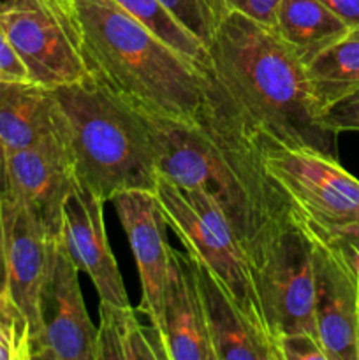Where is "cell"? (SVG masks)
Wrapping results in <instances>:
<instances>
[{
    "label": "cell",
    "mask_w": 359,
    "mask_h": 360,
    "mask_svg": "<svg viewBox=\"0 0 359 360\" xmlns=\"http://www.w3.org/2000/svg\"><path fill=\"white\" fill-rule=\"evenodd\" d=\"M28 79L27 69L11 44L6 30L0 25V81H25Z\"/></svg>",
    "instance_id": "cell-27"
},
{
    "label": "cell",
    "mask_w": 359,
    "mask_h": 360,
    "mask_svg": "<svg viewBox=\"0 0 359 360\" xmlns=\"http://www.w3.org/2000/svg\"><path fill=\"white\" fill-rule=\"evenodd\" d=\"M197 67L208 97L260 148H313L336 157V134L320 123L306 65L275 28L229 11Z\"/></svg>",
    "instance_id": "cell-1"
},
{
    "label": "cell",
    "mask_w": 359,
    "mask_h": 360,
    "mask_svg": "<svg viewBox=\"0 0 359 360\" xmlns=\"http://www.w3.org/2000/svg\"><path fill=\"white\" fill-rule=\"evenodd\" d=\"M44 4L46 0H0V16L16 13V11L37 9V7L44 6Z\"/></svg>",
    "instance_id": "cell-30"
},
{
    "label": "cell",
    "mask_w": 359,
    "mask_h": 360,
    "mask_svg": "<svg viewBox=\"0 0 359 360\" xmlns=\"http://www.w3.org/2000/svg\"><path fill=\"white\" fill-rule=\"evenodd\" d=\"M278 360H327L315 334L296 333L277 338Z\"/></svg>",
    "instance_id": "cell-25"
},
{
    "label": "cell",
    "mask_w": 359,
    "mask_h": 360,
    "mask_svg": "<svg viewBox=\"0 0 359 360\" xmlns=\"http://www.w3.org/2000/svg\"><path fill=\"white\" fill-rule=\"evenodd\" d=\"M329 243H333L344 253V257L351 264L352 269L359 274V236H347V238L334 239V241Z\"/></svg>",
    "instance_id": "cell-29"
},
{
    "label": "cell",
    "mask_w": 359,
    "mask_h": 360,
    "mask_svg": "<svg viewBox=\"0 0 359 360\" xmlns=\"http://www.w3.org/2000/svg\"><path fill=\"white\" fill-rule=\"evenodd\" d=\"M158 347L164 360H217L208 333L194 259L171 252V267L162 302Z\"/></svg>",
    "instance_id": "cell-15"
},
{
    "label": "cell",
    "mask_w": 359,
    "mask_h": 360,
    "mask_svg": "<svg viewBox=\"0 0 359 360\" xmlns=\"http://www.w3.org/2000/svg\"><path fill=\"white\" fill-rule=\"evenodd\" d=\"M0 25L34 83L53 90L90 74L81 55L73 9L46 2L37 9L4 14Z\"/></svg>",
    "instance_id": "cell-8"
},
{
    "label": "cell",
    "mask_w": 359,
    "mask_h": 360,
    "mask_svg": "<svg viewBox=\"0 0 359 360\" xmlns=\"http://www.w3.org/2000/svg\"><path fill=\"white\" fill-rule=\"evenodd\" d=\"M264 167L299 224L324 241L359 236V179L313 148L267 146Z\"/></svg>",
    "instance_id": "cell-5"
},
{
    "label": "cell",
    "mask_w": 359,
    "mask_h": 360,
    "mask_svg": "<svg viewBox=\"0 0 359 360\" xmlns=\"http://www.w3.org/2000/svg\"><path fill=\"white\" fill-rule=\"evenodd\" d=\"M252 274L260 313L275 343L284 334L317 336L313 243L296 214L267 239L252 262Z\"/></svg>",
    "instance_id": "cell-7"
},
{
    "label": "cell",
    "mask_w": 359,
    "mask_h": 360,
    "mask_svg": "<svg viewBox=\"0 0 359 360\" xmlns=\"http://www.w3.org/2000/svg\"><path fill=\"white\" fill-rule=\"evenodd\" d=\"M129 14L153 32L158 39L171 46L175 51L199 65L204 60L206 46L194 34H190L171 13L164 7L160 0H116Z\"/></svg>",
    "instance_id": "cell-21"
},
{
    "label": "cell",
    "mask_w": 359,
    "mask_h": 360,
    "mask_svg": "<svg viewBox=\"0 0 359 360\" xmlns=\"http://www.w3.org/2000/svg\"><path fill=\"white\" fill-rule=\"evenodd\" d=\"M9 193L41 221L51 239L62 236L63 204L76 188L69 153L60 136L7 153Z\"/></svg>",
    "instance_id": "cell-11"
},
{
    "label": "cell",
    "mask_w": 359,
    "mask_h": 360,
    "mask_svg": "<svg viewBox=\"0 0 359 360\" xmlns=\"http://www.w3.org/2000/svg\"><path fill=\"white\" fill-rule=\"evenodd\" d=\"M153 193L165 224L182 239L185 252L213 271L236 301L250 315L264 322L252 264L220 207L203 190L180 186L162 174L155 181Z\"/></svg>",
    "instance_id": "cell-6"
},
{
    "label": "cell",
    "mask_w": 359,
    "mask_h": 360,
    "mask_svg": "<svg viewBox=\"0 0 359 360\" xmlns=\"http://www.w3.org/2000/svg\"><path fill=\"white\" fill-rule=\"evenodd\" d=\"M97 329L88 316L80 267L62 236L55 238L42 290V340L37 360H95Z\"/></svg>",
    "instance_id": "cell-9"
},
{
    "label": "cell",
    "mask_w": 359,
    "mask_h": 360,
    "mask_svg": "<svg viewBox=\"0 0 359 360\" xmlns=\"http://www.w3.org/2000/svg\"><path fill=\"white\" fill-rule=\"evenodd\" d=\"M9 193V178H7V151L0 143V200Z\"/></svg>",
    "instance_id": "cell-32"
},
{
    "label": "cell",
    "mask_w": 359,
    "mask_h": 360,
    "mask_svg": "<svg viewBox=\"0 0 359 360\" xmlns=\"http://www.w3.org/2000/svg\"><path fill=\"white\" fill-rule=\"evenodd\" d=\"M312 243L317 336L327 360H359L358 278L333 243L315 236H312Z\"/></svg>",
    "instance_id": "cell-13"
},
{
    "label": "cell",
    "mask_w": 359,
    "mask_h": 360,
    "mask_svg": "<svg viewBox=\"0 0 359 360\" xmlns=\"http://www.w3.org/2000/svg\"><path fill=\"white\" fill-rule=\"evenodd\" d=\"M348 30L319 0H280L278 4L275 32L305 65Z\"/></svg>",
    "instance_id": "cell-18"
},
{
    "label": "cell",
    "mask_w": 359,
    "mask_h": 360,
    "mask_svg": "<svg viewBox=\"0 0 359 360\" xmlns=\"http://www.w3.org/2000/svg\"><path fill=\"white\" fill-rule=\"evenodd\" d=\"M194 264L215 359L278 360L277 343L266 323L250 315L213 271L196 259Z\"/></svg>",
    "instance_id": "cell-16"
},
{
    "label": "cell",
    "mask_w": 359,
    "mask_h": 360,
    "mask_svg": "<svg viewBox=\"0 0 359 360\" xmlns=\"http://www.w3.org/2000/svg\"><path fill=\"white\" fill-rule=\"evenodd\" d=\"M355 278H358V288H359V274L358 273H355ZM358 352H359V306H358Z\"/></svg>",
    "instance_id": "cell-34"
},
{
    "label": "cell",
    "mask_w": 359,
    "mask_h": 360,
    "mask_svg": "<svg viewBox=\"0 0 359 360\" xmlns=\"http://www.w3.org/2000/svg\"><path fill=\"white\" fill-rule=\"evenodd\" d=\"M35 340L28 319L7 292L0 294V360H34Z\"/></svg>",
    "instance_id": "cell-22"
},
{
    "label": "cell",
    "mask_w": 359,
    "mask_h": 360,
    "mask_svg": "<svg viewBox=\"0 0 359 360\" xmlns=\"http://www.w3.org/2000/svg\"><path fill=\"white\" fill-rule=\"evenodd\" d=\"M134 108L150 130L158 174L211 197L252 264L267 239L294 218L267 176L259 144L208 95L190 118Z\"/></svg>",
    "instance_id": "cell-2"
},
{
    "label": "cell",
    "mask_w": 359,
    "mask_h": 360,
    "mask_svg": "<svg viewBox=\"0 0 359 360\" xmlns=\"http://www.w3.org/2000/svg\"><path fill=\"white\" fill-rule=\"evenodd\" d=\"M56 130L77 185L104 202L129 190H151L157 155L141 112L94 74L53 88Z\"/></svg>",
    "instance_id": "cell-4"
},
{
    "label": "cell",
    "mask_w": 359,
    "mask_h": 360,
    "mask_svg": "<svg viewBox=\"0 0 359 360\" xmlns=\"http://www.w3.org/2000/svg\"><path fill=\"white\" fill-rule=\"evenodd\" d=\"M351 30H359V0H319Z\"/></svg>",
    "instance_id": "cell-28"
},
{
    "label": "cell",
    "mask_w": 359,
    "mask_h": 360,
    "mask_svg": "<svg viewBox=\"0 0 359 360\" xmlns=\"http://www.w3.org/2000/svg\"><path fill=\"white\" fill-rule=\"evenodd\" d=\"M165 9L204 46L229 13L224 0H160Z\"/></svg>",
    "instance_id": "cell-23"
},
{
    "label": "cell",
    "mask_w": 359,
    "mask_h": 360,
    "mask_svg": "<svg viewBox=\"0 0 359 360\" xmlns=\"http://www.w3.org/2000/svg\"><path fill=\"white\" fill-rule=\"evenodd\" d=\"M227 11H238L266 27L275 28L280 0H224Z\"/></svg>",
    "instance_id": "cell-26"
},
{
    "label": "cell",
    "mask_w": 359,
    "mask_h": 360,
    "mask_svg": "<svg viewBox=\"0 0 359 360\" xmlns=\"http://www.w3.org/2000/svg\"><path fill=\"white\" fill-rule=\"evenodd\" d=\"M306 76L319 108L359 88V30H348L306 63Z\"/></svg>",
    "instance_id": "cell-20"
},
{
    "label": "cell",
    "mask_w": 359,
    "mask_h": 360,
    "mask_svg": "<svg viewBox=\"0 0 359 360\" xmlns=\"http://www.w3.org/2000/svg\"><path fill=\"white\" fill-rule=\"evenodd\" d=\"M7 290V267H6V238H4L2 207H0V294Z\"/></svg>",
    "instance_id": "cell-31"
},
{
    "label": "cell",
    "mask_w": 359,
    "mask_h": 360,
    "mask_svg": "<svg viewBox=\"0 0 359 360\" xmlns=\"http://www.w3.org/2000/svg\"><path fill=\"white\" fill-rule=\"evenodd\" d=\"M116 214L129 238L141 278L139 311L148 316L158 341L162 327V302L171 267V252L165 236V218L151 190H129L113 197ZM162 352V350H160Z\"/></svg>",
    "instance_id": "cell-12"
},
{
    "label": "cell",
    "mask_w": 359,
    "mask_h": 360,
    "mask_svg": "<svg viewBox=\"0 0 359 360\" xmlns=\"http://www.w3.org/2000/svg\"><path fill=\"white\" fill-rule=\"evenodd\" d=\"M6 238L7 294L28 319L35 340V359L42 340V290L51 266L53 241L32 211L6 195L0 200Z\"/></svg>",
    "instance_id": "cell-10"
},
{
    "label": "cell",
    "mask_w": 359,
    "mask_h": 360,
    "mask_svg": "<svg viewBox=\"0 0 359 360\" xmlns=\"http://www.w3.org/2000/svg\"><path fill=\"white\" fill-rule=\"evenodd\" d=\"M46 2H53L56 6L63 7V9H70V0H46Z\"/></svg>",
    "instance_id": "cell-33"
},
{
    "label": "cell",
    "mask_w": 359,
    "mask_h": 360,
    "mask_svg": "<svg viewBox=\"0 0 359 360\" xmlns=\"http://www.w3.org/2000/svg\"><path fill=\"white\" fill-rule=\"evenodd\" d=\"M58 136L55 98L30 79L0 81V143L16 151Z\"/></svg>",
    "instance_id": "cell-17"
},
{
    "label": "cell",
    "mask_w": 359,
    "mask_h": 360,
    "mask_svg": "<svg viewBox=\"0 0 359 360\" xmlns=\"http://www.w3.org/2000/svg\"><path fill=\"white\" fill-rule=\"evenodd\" d=\"M62 232L70 255L80 271L90 276L102 304H130L118 264L109 248L104 200L76 185L63 204Z\"/></svg>",
    "instance_id": "cell-14"
},
{
    "label": "cell",
    "mask_w": 359,
    "mask_h": 360,
    "mask_svg": "<svg viewBox=\"0 0 359 360\" xmlns=\"http://www.w3.org/2000/svg\"><path fill=\"white\" fill-rule=\"evenodd\" d=\"M88 70L130 104L190 118L206 101L199 67L148 30L116 0H70Z\"/></svg>",
    "instance_id": "cell-3"
},
{
    "label": "cell",
    "mask_w": 359,
    "mask_h": 360,
    "mask_svg": "<svg viewBox=\"0 0 359 360\" xmlns=\"http://www.w3.org/2000/svg\"><path fill=\"white\" fill-rule=\"evenodd\" d=\"M99 313L95 360H164L158 341L148 336L132 306L101 302Z\"/></svg>",
    "instance_id": "cell-19"
},
{
    "label": "cell",
    "mask_w": 359,
    "mask_h": 360,
    "mask_svg": "<svg viewBox=\"0 0 359 360\" xmlns=\"http://www.w3.org/2000/svg\"><path fill=\"white\" fill-rule=\"evenodd\" d=\"M319 120L333 134L359 132V88L322 105Z\"/></svg>",
    "instance_id": "cell-24"
}]
</instances>
